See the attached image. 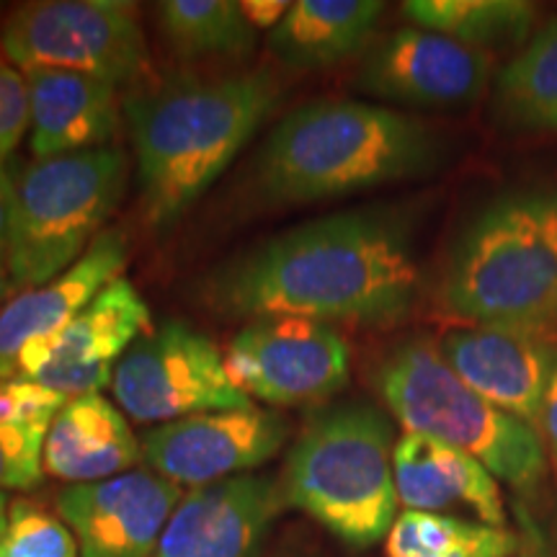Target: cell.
Segmentation results:
<instances>
[{
    "label": "cell",
    "instance_id": "cell-1",
    "mask_svg": "<svg viewBox=\"0 0 557 557\" xmlns=\"http://www.w3.org/2000/svg\"><path fill=\"white\" fill-rule=\"evenodd\" d=\"M421 269L403 212L361 207L271 235L201 278V302L225 318L398 323L413 310Z\"/></svg>",
    "mask_w": 557,
    "mask_h": 557
},
{
    "label": "cell",
    "instance_id": "cell-2",
    "mask_svg": "<svg viewBox=\"0 0 557 557\" xmlns=\"http://www.w3.org/2000/svg\"><path fill=\"white\" fill-rule=\"evenodd\" d=\"M282 83L267 70L222 78H173L124 101L143 218L171 230L212 189L274 114Z\"/></svg>",
    "mask_w": 557,
    "mask_h": 557
},
{
    "label": "cell",
    "instance_id": "cell-3",
    "mask_svg": "<svg viewBox=\"0 0 557 557\" xmlns=\"http://www.w3.org/2000/svg\"><path fill=\"white\" fill-rule=\"evenodd\" d=\"M444 143L403 111L361 101H310L261 145L253 181L274 205H312L434 173Z\"/></svg>",
    "mask_w": 557,
    "mask_h": 557
},
{
    "label": "cell",
    "instance_id": "cell-4",
    "mask_svg": "<svg viewBox=\"0 0 557 557\" xmlns=\"http://www.w3.org/2000/svg\"><path fill=\"white\" fill-rule=\"evenodd\" d=\"M442 305L483 329L557 331V191L491 201L451 248Z\"/></svg>",
    "mask_w": 557,
    "mask_h": 557
},
{
    "label": "cell",
    "instance_id": "cell-5",
    "mask_svg": "<svg viewBox=\"0 0 557 557\" xmlns=\"http://www.w3.org/2000/svg\"><path fill=\"white\" fill-rule=\"evenodd\" d=\"M393 423L364 400L315 410L287 457L282 487L325 532L354 549L387 537L398 519Z\"/></svg>",
    "mask_w": 557,
    "mask_h": 557
},
{
    "label": "cell",
    "instance_id": "cell-6",
    "mask_svg": "<svg viewBox=\"0 0 557 557\" xmlns=\"http://www.w3.org/2000/svg\"><path fill=\"white\" fill-rule=\"evenodd\" d=\"M374 387L410 434L468 451L524 496H534L545 483L549 462L537 431L480 398L431 341L395 346L377 364Z\"/></svg>",
    "mask_w": 557,
    "mask_h": 557
},
{
    "label": "cell",
    "instance_id": "cell-7",
    "mask_svg": "<svg viewBox=\"0 0 557 557\" xmlns=\"http://www.w3.org/2000/svg\"><path fill=\"white\" fill-rule=\"evenodd\" d=\"M129 184V160L107 145L32 160L13 178L9 267L13 295L41 287L78 263L120 207Z\"/></svg>",
    "mask_w": 557,
    "mask_h": 557
},
{
    "label": "cell",
    "instance_id": "cell-8",
    "mask_svg": "<svg viewBox=\"0 0 557 557\" xmlns=\"http://www.w3.org/2000/svg\"><path fill=\"white\" fill-rule=\"evenodd\" d=\"M0 47L13 67L73 70L111 86L143 81L150 52L135 5L120 0H29L5 13Z\"/></svg>",
    "mask_w": 557,
    "mask_h": 557
},
{
    "label": "cell",
    "instance_id": "cell-9",
    "mask_svg": "<svg viewBox=\"0 0 557 557\" xmlns=\"http://www.w3.org/2000/svg\"><path fill=\"white\" fill-rule=\"evenodd\" d=\"M111 389L132 421L160 426L253 406L227 377L225 354L176 318L150 325L129 346L116 364Z\"/></svg>",
    "mask_w": 557,
    "mask_h": 557
},
{
    "label": "cell",
    "instance_id": "cell-10",
    "mask_svg": "<svg viewBox=\"0 0 557 557\" xmlns=\"http://www.w3.org/2000/svg\"><path fill=\"white\" fill-rule=\"evenodd\" d=\"M225 369L248 400L310 406L338 395L351 377V348L329 323L305 318L250 320L225 348Z\"/></svg>",
    "mask_w": 557,
    "mask_h": 557
},
{
    "label": "cell",
    "instance_id": "cell-11",
    "mask_svg": "<svg viewBox=\"0 0 557 557\" xmlns=\"http://www.w3.org/2000/svg\"><path fill=\"white\" fill-rule=\"evenodd\" d=\"M289 438L287 418L267 408L199 413L145 431L143 459L173 485L205 487L250 475L282 451Z\"/></svg>",
    "mask_w": 557,
    "mask_h": 557
},
{
    "label": "cell",
    "instance_id": "cell-12",
    "mask_svg": "<svg viewBox=\"0 0 557 557\" xmlns=\"http://www.w3.org/2000/svg\"><path fill=\"white\" fill-rule=\"evenodd\" d=\"M184 491L152 470L67 485L54 498L78 557H152Z\"/></svg>",
    "mask_w": 557,
    "mask_h": 557
},
{
    "label": "cell",
    "instance_id": "cell-13",
    "mask_svg": "<svg viewBox=\"0 0 557 557\" xmlns=\"http://www.w3.org/2000/svg\"><path fill=\"white\" fill-rule=\"evenodd\" d=\"M150 310L129 278H116L58 333L37 357L21 367L18 377L34 380L65 398L101 393L114 380L129 346L150 329Z\"/></svg>",
    "mask_w": 557,
    "mask_h": 557
},
{
    "label": "cell",
    "instance_id": "cell-14",
    "mask_svg": "<svg viewBox=\"0 0 557 557\" xmlns=\"http://www.w3.org/2000/svg\"><path fill=\"white\" fill-rule=\"evenodd\" d=\"M287 508L282 480L238 475L181 498L152 557H261Z\"/></svg>",
    "mask_w": 557,
    "mask_h": 557
},
{
    "label": "cell",
    "instance_id": "cell-15",
    "mask_svg": "<svg viewBox=\"0 0 557 557\" xmlns=\"http://www.w3.org/2000/svg\"><path fill=\"white\" fill-rule=\"evenodd\" d=\"M491 78L483 50L429 29H400L367 52L357 75L361 94L410 107H457L475 99Z\"/></svg>",
    "mask_w": 557,
    "mask_h": 557
},
{
    "label": "cell",
    "instance_id": "cell-16",
    "mask_svg": "<svg viewBox=\"0 0 557 557\" xmlns=\"http://www.w3.org/2000/svg\"><path fill=\"white\" fill-rule=\"evenodd\" d=\"M127 261L124 233L107 227L65 274L13 295L0 308V380L18 377L26 361L65 331L101 289L122 278Z\"/></svg>",
    "mask_w": 557,
    "mask_h": 557
},
{
    "label": "cell",
    "instance_id": "cell-17",
    "mask_svg": "<svg viewBox=\"0 0 557 557\" xmlns=\"http://www.w3.org/2000/svg\"><path fill=\"white\" fill-rule=\"evenodd\" d=\"M438 351L480 398L537 431L557 346L527 333L470 325L449 331Z\"/></svg>",
    "mask_w": 557,
    "mask_h": 557
},
{
    "label": "cell",
    "instance_id": "cell-18",
    "mask_svg": "<svg viewBox=\"0 0 557 557\" xmlns=\"http://www.w3.org/2000/svg\"><path fill=\"white\" fill-rule=\"evenodd\" d=\"M34 160L107 148L122 127L116 86L73 70H29Z\"/></svg>",
    "mask_w": 557,
    "mask_h": 557
},
{
    "label": "cell",
    "instance_id": "cell-19",
    "mask_svg": "<svg viewBox=\"0 0 557 557\" xmlns=\"http://www.w3.org/2000/svg\"><path fill=\"white\" fill-rule=\"evenodd\" d=\"M398 500L408 511L442 513L470 508L485 527L506 529V504L498 480L468 451L406 431L393 451Z\"/></svg>",
    "mask_w": 557,
    "mask_h": 557
},
{
    "label": "cell",
    "instance_id": "cell-20",
    "mask_svg": "<svg viewBox=\"0 0 557 557\" xmlns=\"http://www.w3.org/2000/svg\"><path fill=\"white\" fill-rule=\"evenodd\" d=\"M143 462V444L114 403L101 393L70 398L52 421L41 451L47 475L70 485L101 483Z\"/></svg>",
    "mask_w": 557,
    "mask_h": 557
},
{
    "label": "cell",
    "instance_id": "cell-21",
    "mask_svg": "<svg viewBox=\"0 0 557 557\" xmlns=\"http://www.w3.org/2000/svg\"><path fill=\"white\" fill-rule=\"evenodd\" d=\"M385 13L380 0H297L269 32V50L295 70H323L364 52Z\"/></svg>",
    "mask_w": 557,
    "mask_h": 557
},
{
    "label": "cell",
    "instance_id": "cell-22",
    "mask_svg": "<svg viewBox=\"0 0 557 557\" xmlns=\"http://www.w3.org/2000/svg\"><path fill=\"white\" fill-rule=\"evenodd\" d=\"M403 13L416 21L418 29L480 50L527 41L537 9L527 0H408Z\"/></svg>",
    "mask_w": 557,
    "mask_h": 557
},
{
    "label": "cell",
    "instance_id": "cell-23",
    "mask_svg": "<svg viewBox=\"0 0 557 557\" xmlns=\"http://www.w3.org/2000/svg\"><path fill=\"white\" fill-rule=\"evenodd\" d=\"M158 18L178 58L240 60L256 47V29L240 0H165L158 5Z\"/></svg>",
    "mask_w": 557,
    "mask_h": 557
},
{
    "label": "cell",
    "instance_id": "cell-24",
    "mask_svg": "<svg viewBox=\"0 0 557 557\" xmlns=\"http://www.w3.org/2000/svg\"><path fill=\"white\" fill-rule=\"evenodd\" d=\"M498 103L521 127L557 132V18L500 70Z\"/></svg>",
    "mask_w": 557,
    "mask_h": 557
},
{
    "label": "cell",
    "instance_id": "cell-25",
    "mask_svg": "<svg viewBox=\"0 0 557 557\" xmlns=\"http://www.w3.org/2000/svg\"><path fill=\"white\" fill-rule=\"evenodd\" d=\"M0 557H78V542L60 513L32 498H13Z\"/></svg>",
    "mask_w": 557,
    "mask_h": 557
},
{
    "label": "cell",
    "instance_id": "cell-26",
    "mask_svg": "<svg viewBox=\"0 0 557 557\" xmlns=\"http://www.w3.org/2000/svg\"><path fill=\"white\" fill-rule=\"evenodd\" d=\"M485 524L447 517V513L403 511L385 537L387 557H438L468 545L483 534Z\"/></svg>",
    "mask_w": 557,
    "mask_h": 557
},
{
    "label": "cell",
    "instance_id": "cell-27",
    "mask_svg": "<svg viewBox=\"0 0 557 557\" xmlns=\"http://www.w3.org/2000/svg\"><path fill=\"white\" fill-rule=\"evenodd\" d=\"M47 431L41 426H0V493L32 491L41 483V451Z\"/></svg>",
    "mask_w": 557,
    "mask_h": 557
},
{
    "label": "cell",
    "instance_id": "cell-28",
    "mask_svg": "<svg viewBox=\"0 0 557 557\" xmlns=\"http://www.w3.org/2000/svg\"><path fill=\"white\" fill-rule=\"evenodd\" d=\"M67 400L34 380H0V426L50 429Z\"/></svg>",
    "mask_w": 557,
    "mask_h": 557
},
{
    "label": "cell",
    "instance_id": "cell-29",
    "mask_svg": "<svg viewBox=\"0 0 557 557\" xmlns=\"http://www.w3.org/2000/svg\"><path fill=\"white\" fill-rule=\"evenodd\" d=\"M32 124L26 75L13 67L0 47V165L18 148Z\"/></svg>",
    "mask_w": 557,
    "mask_h": 557
},
{
    "label": "cell",
    "instance_id": "cell-30",
    "mask_svg": "<svg viewBox=\"0 0 557 557\" xmlns=\"http://www.w3.org/2000/svg\"><path fill=\"white\" fill-rule=\"evenodd\" d=\"M521 547V540L517 532H508V529L485 527L483 534L478 540L468 542V545L449 549V553L438 557H517Z\"/></svg>",
    "mask_w": 557,
    "mask_h": 557
},
{
    "label": "cell",
    "instance_id": "cell-31",
    "mask_svg": "<svg viewBox=\"0 0 557 557\" xmlns=\"http://www.w3.org/2000/svg\"><path fill=\"white\" fill-rule=\"evenodd\" d=\"M537 434L542 438V444H545L547 462L553 465L555 480H557V364L553 369V377H549L545 400H542Z\"/></svg>",
    "mask_w": 557,
    "mask_h": 557
},
{
    "label": "cell",
    "instance_id": "cell-32",
    "mask_svg": "<svg viewBox=\"0 0 557 557\" xmlns=\"http://www.w3.org/2000/svg\"><path fill=\"white\" fill-rule=\"evenodd\" d=\"M240 5L256 32H274L292 9L289 0H240Z\"/></svg>",
    "mask_w": 557,
    "mask_h": 557
},
{
    "label": "cell",
    "instance_id": "cell-33",
    "mask_svg": "<svg viewBox=\"0 0 557 557\" xmlns=\"http://www.w3.org/2000/svg\"><path fill=\"white\" fill-rule=\"evenodd\" d=\"M521 519V547L517 557H557V540H547L545 534L540 532V527L529 519V513L521 508L519 511Z\"/></svg>",
    "mask_w": 557,
    "mask_h": 557
},
{
    "label": "cell",
    "instance_id": "cell-34",
    "mask_svg": "<svg viewBox=\"0 0 557 557\" xmlns=\"http://www.w3.org/2000/svg\"><path fill=\"white\" fill-rule=\"evenodd\" d=\"M11 218H13V178L9 176V171L0 165V261H5V256H9Z\"/></svg>",
    "mask_w": 557,
    "mask_h": 557
},
{
    "label": "cell",
    "instance_id": "cell-35",
    "mask_svg": "<svg viewBox=\"0 0 557 557\" xmlns=\"http://www.w3.org/2000/svg\"><path fill=\"white\" fill-rule=\"evenodd\" d=\"M13 297V284H11V274L5 261H0V308Z\"/></svg>",
    "mask_w": 557,
    "mask_h": 557
},
{
    "label": "cell",
    "instance_id": "cell-36",
    "mask_svg": "<svg viewBox=\"0 0 557 557\" xmlns=\"http://www.w3.org/2000/svg\"><path fill=\"white\" fill-rule=\"evenodd\" d=\"M5 524H9V498H5V493H0V542H3Z\"/></svg>",
    "mask_w": 557,
    "mask_h": 557
},
{
    "label": "cell",
    "instance_id": "cell-37",
    "mask_svg": "<svg viewBox=\"0 0 557 557\" xmlns=\"http://www.w3.org/2000/svg\"><path fill=\"white\" fill-rule=\"evenodd\" d=\"M0 9H3V5H0Z\"/></svg>",
    "mask_w": 557,
    "mask_h": 557
}]
</instances>
